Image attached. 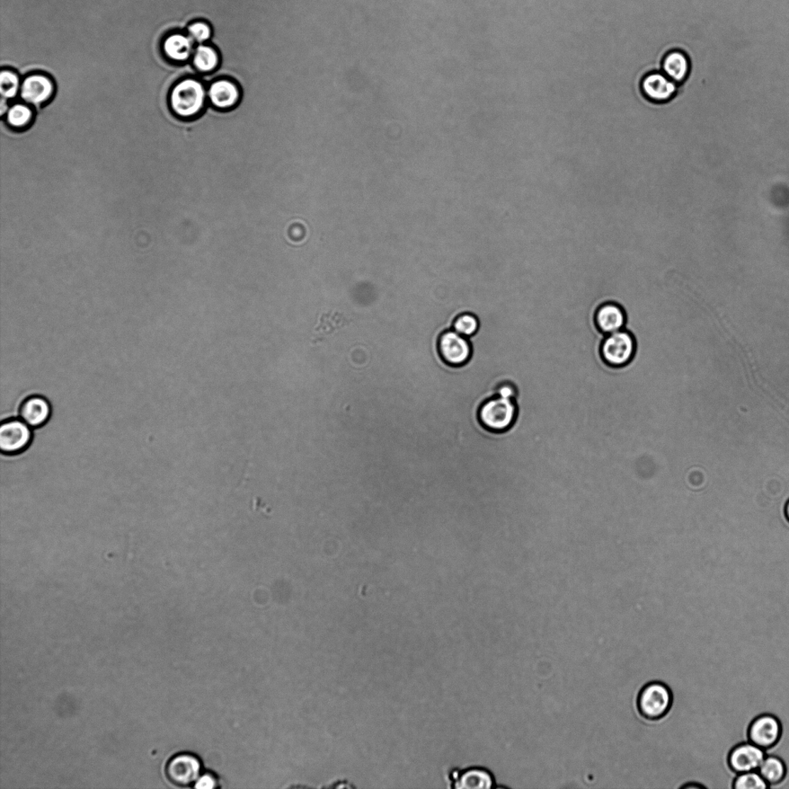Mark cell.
<instances>
[{
    "label": "cell",
    "mask_w": 789,
    "mask_h": 789,
    "mask_svg": "<svg viewBox=\"0 0 789 789\" xmlns=\"http://www.w3.org/2000/svg\"><path fill=\"white\" fill-rule=\"evenodd\" d=\"M785 517H786L787 520L789 522V500L786 503V505H785Z\"/></svg>",
    "instance_id": "27"
},
{
    "label": "cell",
    "mask_w": 789,
    "mask_h": 789,
    "mask_svg": "<svg viewBox=\"0 0 789 789\" xmlns=\"http://www.w3.org/2000/svg\"><path fill=\"white\" fill-rule=\"evenodd\" d=\"M208 101L207 87L196 77H185L177 82L168 95V104L177 118L193 120L205 110Z\"/></svg>",
    "instance_id": "1"
},
{
    "label": "cell",
    "mask_w": 789,
    "mask_h": 789,
    "mask_svg": "<svg viewBox=\"0 0 789 789\" xmlns=\"http://www.w3.org/2000/svg\"><path fill=\"white\" fill-rule=\"evenodd\" d=\"M448 788L456 789H489L495 781L490 771L481 767L452 768L447 774Z\"/></svg>",
    "instance_id": "8"
},
{
    "label": "cell",
    "mask_w": 789,
    "mask_h": 789,
    "mask_svg": "<svg viewBox=\"0 0 789 789\" xmlns=\"http://www.w3.org/2000/svg\"><path fill=\"white\" fill-rule=\"evenodd\" d=\"M31 427L21 419H10L0 427V449L6 455L21 454L30 445Z\"/></svg>",
    "instance_id": "6"
},
{
    "label": "cell",
    "mask_w": 789,
    "mask_h": 789,
    "mask_svg": "<svg viewBox=\"0 0 789 789\" xmlns=\"http://www.w3.org/2000/svg\"><path fill=\"white\" fill-rule=\"evenodd\" d=\"M480 320L474 313H464L455 319L454 330L469 339L480 330Z\"/></svg>",
    "instance_id": "21"
},
{
    "label": "cell",
    "mask_w": 789,
    "mask_h": 789,
    "mask_svg": "<svg viewBox=\"0 0 789 789\" xmlns=\"http://www.w3.org/2000/svg\"><path fill=\"white\" fill-rule=\"evenodd\" d=\"M21 84L19 76L14 71L3 69L0 74V93L2 99H13L21 91Z\"/></svg>",
    "instance_id": "20"
},
{
    "label": "cell",
    "mask_w": 789,
    "mask_h": 789,
    "mask_svg": "<svg viewBox=\"0 0 789 789\" xmlns=\"http://www.w3.org/2000/svg\"><path fill=\"white\" fill-rule=\"evenodd\" d=\"M636 351L635 336L626 329L606 335L600 348L603 359L608 365L615 367L625 366L630 363Z\"/></svg>",
    "instance_id": "4"
},
{
    "label": "cell",
    "mask_w": 789,
    "mask_h": 789,
    "mask_svg": "<svg viewBox=\"0 0 789 789\" xmlns=\"http://www.w3.org/2000/svg\"><path fill=\"white\" fill-rule=\"evenodd\" d=\"M20 92L25 102L39 105L50 100L55 92V84L47 76L32 74L23 79Z\"/></svg>",
    "instance_id": "14"
},
{
    "label": "cell",
    "mask_w": 789,
    "mask_h": 789,
    "mask_svg": "<svg viewBox=\"0 0 789 789\" xmlns=\"http://www.w3.org/2000/svg\"><path fill=\"white\" fill-rule=\"evenodd\" d=\"M517 405L514 400L494 396L484 401L478 410L483 427L493 432L506 431L515 422Z\"/></svg>",
    "instance_id": "2"
},
{
    "label": "cell",
    "mask_w": 789,
    "mask_h": 789,
    "mask_svg": "<svg viewBox=\"0 0 789 789\" xmlns=\"http://www.w3.org/2000/svg\"><path fill=\"white\" fill-rule=\"evenodd\" d=\"M201 762L199 759L189 753H181L168 761L166 766V776L173 785L177 787H189L194 785L201 776Z\"/></svg>",
    "instance_id": "7"
},
{
    "label": "cell",
    "mask_w": 789,
    "mask_h": 789,
    "mask_svg": "<svg viewBox=\"0 0 789 789\" xmlns=\"http://www.w3.org/2000/svg\"><path fill=\"white\" fill-rule=\"evenodd\" d=\"M595 322L599 330L605 334L625 330L627 315L622 306L615 303L601 305L597 310Z\"/></svg>",
    "instance_id": "16"
},
{
    "label": "cell",
    "mask_w": 789,
    "mask_h": 789,
    "mask_svg": "<svg viewBox=\"0 0 789 789\" xmlns=\"http://www.w3.org/2000/svg\"><path fill=\"white\" fill-rule=\"evenodd\" d=\"M207 90L208 101L218 110H232L241 101L240 88L232 79H216L208 86Z\"/></svg>",
    "instance_id": "11"
},
{
    "label": "cell",
    "mask_w": 789,
    "mask_h": 789,
    "mask_svg": "<svg viewBox=\"0 0 789 789\" xmlns=\"http://www.w3.org/2000/svg\"><path fill=\"white\" fill-rule=\"evenodd\" d=\"M51 415V406L46 398L32 396L26 398L21 409V419L31 428H38L46 424Z\"/></svg>",
    "instance_id": "15"
},
{
    "label": "cell",
    "mask_w": 789,
    "mask_h": 789,
    "mask_svg": "<svg viewBox=\"0 0 789 789\" xmlns=\"http://www.w3.org/2000/svg\"><path fill=\"white\" fill-rule=\"evenodd\" d=\"M437 347L442 360L452 367H464L468 365L473 357L471 340L454 330L442 332Z\"/></svg>",
    "instance_id": "5"
},
{
    "label": "cell",
    "mask_w": 789,
    "mask_h": 789,
    "mask_svg": "<svg viewBox=\"0 0 789 789\" xmlns=\"http://www.w3.org/2000/svg\"><path fill=\"white\" fill-rule=\"evenodd\" d=\"M216 785V778L210 774L201 775L194 783V788L198 789H211L215 788Z\"/></svg>",
    "instance_id": "25"
},
{
    "label": "cell",
    "mask_w": 789,
    "mask_h": 789,
    "mask_svg": "<svg viewBox=\"0 0 789 789\" xmlns=\"http://www.w3.org/2000/svg\"><path fill=\"white\" fill-rule=\"evenodd\" d=\"M33 118L32 110L23 103L14 104L6 112V121L11 127L21 128L28 126Z\"/></svg>",
    "instance_id": "22"
},
{
    "label": "cell",
    "mask_w": 789,
    "mask_h": 789,
    "mask_svg": "<svg viewBox=\"0 0 789 789\" xmlns=\"http://www.w3.org/2000/svg\"><path fill=\"white\" fill-rule=\"evenodd\" d=\"M496 393L501 398L514 400L517 395V388L511 383H504L499 386Z\"/></svg>",
    "instance_id": "26"
},
{
    "label": "cell",
    "mask_w": 789,
    "mask_h": 789,
    "mask_svg": "<svg viewBox=\"0 0 789 789\" xmlns=\"http://www.w3.org/2000/svg\"><path fill=\"white\" fill-rule=\"evenodd\" d=\"M782 732V724L777 717L771 714L761 715L750 725L749 742L767 749L776 744L781 738Z\"/></svg>",
    "instance_id": "9"
},
{
    "label": "cell",
    "mask_w": 789,
    "mask_h": 789,
    "mask_svg": "<svg viewBox=\"0 0 789 789\" xmlns=\"http://www.w3.org/2000/svg\"><path fill=\"white\" fill-rule=\"evenodd\" d=\"M758 772L768 784L769 789H775L783 782L787 775L785 761L776 756H766L758 769Z\"/></svg>",
    "instance_id": "19"
},
{
    "label": "cell",
    "mask_w": 789,
    "mask_h": 789,
    "mask_svg": "<svg viewBox=\"0 0 789 789\" xmlns=\"http://www.w3.org/2000/svg\"><path fill=\"white\" fill-rule=\"evenodd\" d=\"M765 749L750 742L741 743L730 752L731 768L738 774L758 771L766 757Z\"/></svg>",
    "instance_id": "10"
},
{
    "label": "cell",
    "mask_w": 789,
    "mask_h": 789,
    "mask_svg": "<svg viewBox=\"0 0 789 789\" xmlns=\"http://www.w3.org/2000/svg\"><path fill=\"white\" fill-rule=\"evenodd\" d=\"M662 71L668 78L676 84L683 83L690 73V60L686 53L681 50H672L662 60Z\"/></svg>",
    "instance_id": "17"
},
{
    "label": "cell",
    "mask_w": 789,
    "mask_h": 789,
    "mask_svg": "<svg viewBox=\"0 0 789 789\" xmlns=\"http://www.w3.org/2000/svg\"><path fill=\"white\" fill-rule=\"evenodd\" d=\"M672 694L661 682H651L640 691L637 700V710L646 720H657L666 715L671 706Z\"/></svg>",
    "instance_id": "3"
},
{
    "label": "cell",
    "mask_w": 789,
    "mask_h": 789,
    "mask_svg": "<svg viewBox=\"0 0 789 789\" xmlns=\"http://www.w3.org/2000/svg\"><path fill=\"white\" fill-rule=\"evenodd\" d=\"M187 34L197 44L208 43L212 38L211 26L205 21L191 23L187 28Z\"/></svg>",
    "instance_id": "24"
},
{
    "label": "cell",
    "mask_w": 789,
    "mask_h": 789,
    "mask_svg": "<svg viewBox=\"0 0 789 789\" xmlns=\"http://www.w3.org/2000/svg\"><path fill=\"white\" fill-rule=\"evenodd\" d=\"M196 46L187 33L174 32L165 35L162 42V51L171 63L184 64L191 60Z\"/></svg>",
    "instance_id": "13"
},
{
    "label": "cell",
    "mask_w": 789,
    "mask_h": 789,
    "mask_svg": "<svg viewBox=\"0 0 789 789\" xmlns=\"http://www.w3.org/2000/svg\"><path fill=\"white\" fill-rule=\"evenodd\" d=\"M220 61L218 50L210 43L198 44L191 58L194 67L200 74L215 72L219 67Z\"/></svg>",
    "instance_id": "18"
},
{
    "label": "cell",
    "mask_w": 789,
    "mask_h": 789,
    "mask_svg": "<svg viewBox=\"0 0 789 789\" xmlns=\"http://www.w3.org/2000/svg\"><path fill=\"white\" fill-rule=\"evenodd\" d=\"M641 87L644 96L649 101L666 103L675 96L678 84L662 72H652L642 79Z\"/></svg>",
    "instance_id": "12"
},
{
    "label": "cell",
    "mask_w": 789,
    "mask_h": 789,
    "mask_svg": "<svg viewBox=\"0 0 789 789\" xmlns=\"http://www.w3.org/2000/svg\"><path fill=\"white\" fill-rule=\"evenodd\" d=\"M734 789H769L768 784L758 771L740 773L734 779Z\"/></svg>",
    "instance_id": "23"
}]
</instances>
